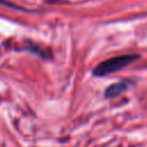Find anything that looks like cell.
<instances>
[{
    "instance_id": "cell-3",
    "label": "cell",
    "mask_w": 147,
    "mask_h": 147,
    "mask_svg": "<svg viewBox=\"0 0 147 147\" xmlns=\"http://www.w3.org/2000/svg\"><path fill=\"white\" fill-rule=\"evenodd\" d=\"M0 5H5V6H8V7H11V8H17V9H22L17 6H15V3H11L10 1H7V0H0Z\"/></svg>"
},
{
    "instance_id": "cell-1",
    "label": "cell",
    "mask_w": 147,
    "mask_h": 147,
    "mask_svg": "<svg viewBox=\"0 0 147 147\" xmlns=\"http://www.w3.org/2000/svg\"><path fill=\"white\" fill-rule=\"evenodd\" d=\"M139 59L138 54H123V55H118L108 60H105L102 62H100L99 64H96L93 69V75L96 77H103L114 72H117L122 69H124L125 67L130 65L132 62L137 61Z\"/></svg>"
},
{
    "instance_id": "cell-2",
    "label": "cell",
    "mask_w": 147,
    "mask_h": 147,
    "mask_svg": "<svg viewBox=\"0 0 147 147\" xmlns=\"http://www.w3.org/2000/svg\"><path fill=\"white\" fill-rule=\"evenodd\" d=\"M130 85H132V82L129 80V79L127 80H121V82H117L115 84H111L105 91V96H107V98L117 96V95L122 94L123 92H125L129 88Z\"/></svg>"
}]
</instances>
